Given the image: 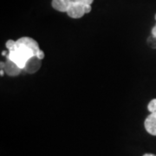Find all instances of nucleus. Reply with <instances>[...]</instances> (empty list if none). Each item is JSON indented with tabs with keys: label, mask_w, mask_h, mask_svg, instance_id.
Returning <instances> with one entry per match:
<instances>
[{
	"label": "nucleus",
	"mask_w": 156,
	"mask_h": 156,
	"mask_svg": "<svg viewBox=\"0 0 156 156\" xmlns=\"http://www.w3.org/2000/svg\"><path fill=\"white\" fill-rule=\"evenodd\" d=\"M17 44L24 45V46L30 48V49L34 52L35 56H37V54L41 50L39 49V45L37 43V41H35L33 38L27 37H23L17 39Z\"/></svg>",
	"instance_id": "3"
},
{
	"label": "nucleus",
	"mask_w": 156,
	"mask_h": 156,
	"mask_svg": "<svg viewBox=\"0 0 156 156\" xmlns=\"http://www.w3.org/2000/svg\"><path fill=\"white\" fill-rule=\"evenodd\" d=\"M143 156H156L155 154H146Z\"/></svg>",
	"instance_id": "13"
},
{
	"label": "nucleus",
	"mask_w": 156,
	"mask_h": 156,
	"mask_svg": "<svg viewBox=\"0 0 156 156\" xmlns=\"http://www.w3.org/2000/svg\"><path fill=\"white\" fill-rule=\"evenodd\" d=\"M5 46L6 48L9 50V51L14 50L16 49V46H17V42L14 41V40H8V41L6 42Z\"/></svg>",
	"instance_id": "8"
},
{
	"label": "nucleus",
	"mask_w": 156,
	"mask_h": 156,
	"mask_svg": "<svg viewBox=\"0 0 156 156\" xmlns=\"http://www.w3.org/2000/svg\"><path fill=\"white\" fill-rule=\"evenodd\" d=\"M33 56H35V54L30 48L24 45L17 44L15 50L8 52L7 58L14 62L20 69H24L27 61Z\"/></svg>",
	"instance_id": "1"
},
{
	"label": "nucleus",
	"mask_w": 156,
	"mask_h": 156,
	"mask_svg": "<svg viewBox=\"0 0 156 156\" xmlns=\"http://www.w3.org/2000/svg\"><path fill=\"white\" fill-rule=\"evenodd\" d=\"M5 52H6V51H3V52H2V55H3V56H5V55H6Z\"/></svg>",
	"instance_id": "14"
},
{
	"label": "nucleus",
	"mask_w": 156,
	"mask_h": 156,
	"mask_svg": "<svg viewBox=\"0 0 156 156\" xmlns=\"http://www.w3.org/2000/svg\"><path fill=\"white\" fill-rule=\"evenodd\" d=\"M144 126L148 134L156 136V112L150 113V115L146 118Z\"/></svg>",
	"instance_id": "5"
},
{
	"label": "nucleus",
	"mask_w": 156,
	"mask_h": 156,
	"mask_svg": "<svg viewBox=\"0 0 156 156\" xmlns=\"http://www.w3.org/2000/svg\"><path fill=\"white\" fill-rule=\"evenodd\" d=\"M67 14L69 15V17H72V18H81L86 14L85 5L75 1L72 4V5L68 10Z\"/></svg>",
	"instance_id": "2"
},
{
	"label": "nucleus",
	"mask_w": 156,
	"mask_h": 156,
	"mask_svg": "<svg viewBox=\"0 0 156 156\" xmlns=\"http://www.w3.org/2000/svg\"><path fill=\"white\" fill-rule=\"evenodd\" d=\"M4 70L10 76H17L20 74L22 69L18 67L14 62L11 61V59L7 58L5 62L4 63Z\"/></svg>",
	"instance_id": "4"
},
{
	"label": "nucleus",
	"mask_w": 156,
	"mask_h": 156,
	"mask_svg": "<svg viewBox=\"0 0 156 156\" xmlns=\"http://www.w3.org/2000/svg\"><path fill=\"white\" fill-rule=\"evenodd\" d=\"M41 61L42 60L39 59L37 56H33L32 57H30L25 64L24 70L26 72L30 73V74L36 73L41 67Z\"/></svg>",
	"instance_id": "6"
},
{
	"label": "nucleus",
	"mask_w": 156,
	"mask_h": 156,
	"mask_svg": "<svg viewBox=\"0 0 156 156\" xmlns=\"http://www.w3.org/2000/svg\"><path fill=\"white\" fill-rule=\"evenodd\" d=\"M152 35L154 38H156V25L154 26V28L152 29Z\"/></svg>",
	"instance_id": "12"
},
{
	"label": "nucleus",
	"mask_w": 156,
	"mask_h": 156,
	"mask_svg": "<svg viewBox=\"0 0 156 156\" xmlns=\"http://www.w3.org/2000/svg\"><path fill=\"white\" fill-rule=\"evenodd\" d=\"M37 56L38 57L39 59H41V60H42V59H44V51L40 50L38 53L37 54Z\"/></svg>",
	"instance_id": "11"
},
{
	"label": "nucleus",
	"mask_w": 156,
	"mask_h": 156,
	"mask_svg": "<svg viewBox=\"0 0 156 156\" xmlns=\"http://www.w3.org/2000/svg\"><path fill=\"white\" fill-rule=\"evenodd\" d=\"M147 109L150 113L156 112V99H153L147 105Z\"/></svg>",
	"instance_id": "9"
},
{
	"label": "nucleus",
	"mask_w": 156,
	"mask_h": 156,
	"mask_svg": "<svg viewBox=\"0 0 156 156\" xmlns=\"http://www.w3.org/2000/svg\"><path fill=\"white\" fill-rule=\"evenodd\" d=\"M76 0H52V7L58 11L67 12Z\"/></svg>",
	"instance_id": "7"
},
{
	"label": "nucleus",
	"mask_w": 156,
	"mask_h": 156,
	"mask_svg": "<svg viewBox=\"0 0 156 156\" xmlns=\"http://www.w3.org/2000/svg\"><path fill=\"white\" fill-rule=\"evenodd\" d=\"M76 2L82 4V5H91L92 3L94 2V0H76Z\"/></svg>",
	"instance_id": "10"
}]
</instances>
